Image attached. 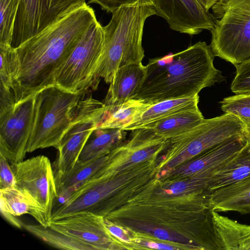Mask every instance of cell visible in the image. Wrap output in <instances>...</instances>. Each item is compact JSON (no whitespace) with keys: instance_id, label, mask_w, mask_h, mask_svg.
<instances>
[{"instance_id":"obj_29","label":"cell","mask_w":250,"mask_h":250,"mask_svg":"<svg viewBox=\"0 0 250 250\" xmlns=\"http://www.w3.org/2000/svg\"><path fill=\"white\" fill-rule=\"evenodd\" d=\"M234 65L236 74L230 86L231 91L235 94L250 93V58Z\"/></svg>"},{"instance_id":"obj_6","label":"cell","mask_w":250,"mask_h":250,"mask_svg":"<svg viewBox=\"0 0 250 250\" xmlns=\"http://www.w3.org/2000/svg\"><path fill=\"white\" fill-rule=\"evenodd\" d=\"M244 124L237 116L229 113L204 119L187 131L167 140L170 145L168 155L171 158L166 166L172 168L186 161L239 135L243 134Z\"/></svg>"},{"instance_id":"obj_1","label":"cell","mask_w":250,"mask_h":250,"mask_svg":"<svg viewBox=\"0 0 250 250\" xmlns=\"http://www.w3.org/2000/svg\"><path fill=\"white\" fill-rule=\"evenodd\" d=\"M97 21L86 4L15 48L20 65L13 88L16 103L55 85L56 71Z\"/></svg>"},{"instance_id":"obj_33","label":"cell","mask_w":250,"mask_h":250,"mask_svg":"<svg viewBox=\"0 0 250 250\" xmlns=\"http://www.w3.org/2000/svg\"><path fill=\"white\" fill-rule=\"evenodd\" d=\"M144 246L148 247L151 249H159V250H173L176 248L172 247L171 245L160 243H155L153 242H145L143 244Z\"/></svg>"},{"instance_id":"obj_10","label":"cell","mask_w":250,"mask_h":250,"mask_svg":"<svg viewBox=\"0 0 250 250\" xmlns=\"http://www.w3.org/2000/svg\"><path fill=\"white\" fill-rule=\"evenodd\" d=\"M16 187L27 193L44 210L50 222L57 189L52 164L48 157L38 155L11 164Z\"/></svg>"},{"instance_id":"obj_12","label":"cell","mask_w":250,"mask_h":250,"mask_svg":"<svg viewBox=\"0 0 250 250\" xmlns=\"http://www.w3.org/2000/svg\"><path fill=\"white\" fill-rule=\"evenodd\" d=\"M156 15L164 18L170 28L190 35L211 31L213 16L197 0H155Z\"/></svg>"},{"instance_id":"obj_4","label":"cell","mask_w":250,"mask_h":250,"mask_svg":"<svg viewBox=\"0 0 250 250\" xmlns=\"http://www.w3.org/2000/svg\"><path fill=\"white\" fill-rule=\"evenodd\" d=\"M83 94L54 85L35 95V116L27 152L56 148L71 125Z\"/></svg>"},{"instance_id":"obj_31","label":"cell","mask_w":250,"mask_h":250,"mask_svg":"<svg viewBox=\"0 0 250 250\" xmlns=\"http://www.w3.org/2000/svg\"><path fill=\"white\" fill-rule=\"evenodd\" d=\"M16 187L15 176L8 161L0 155V189Z\"/></svg>"},{"instance_id":"obj_32","label":"cell","mask_w":250,"mask_h":250,"mask_svg":"<svg viewBox=\"0 0 250 250\" xmlns=\"http://www.w3.org/2000/svg\"><path fill=\"white\" fill-rule=\"evenodd\" d=\"M104 222L109 231L116 239H119L121 241L122 240L125 242L129 241V238L125 234L124 230L120 227L113 223V222L104 217Z\"/></svg>"},{"instance_id":"obj_34","label":"cell","mask_w":250,"mask_h":250,"mask_svg":"<svg viewBox=\"0 0 250 250\" xmlns=\"http://www.w3.org/2000/svg\"><path fill=\"white\" fill-rule=\"evenodd\" d=\"M153 235L156 238L163 241H170V233L166 230L162 229H156L153 231Z\"/></svg>"},{"instance_id":"obj_30","label":"cell","mask_w":250,"mask_h":250,"mask_svg":"<svg viewBox=\"0 0 250 250\" xmlns=\"http://www.w3.org/2000/svg\"><path fill=\"white\" fill-rule=\"evenodd\" d=\"M88 4L95 3L107 13L125 7L137 5H150L155 7V0H89Z\"/></svg>"},{"instance_id":"obj_26","label":"cell","mask_w":250,"mask_h":250,"mask_svg":"<svg viewBox=\"0 0 250 250\" xmlns=\"http://www.w3.org/2000/svg\"><path fill=\"white\" fill-rule=\"evenodd\" d=\"M0 89L14 94L13 88L20 67L16 49L11 45L0 44Z\"/></svg>"},{"instance_id":"obj_15","label":"cell","mask_w":250,"mask_h":250,"mask_svg":"<svg viewBox=\"0 0 250 250\" xmlns=\"http://www.w3.org/2000/svg\"><path fill=\"white\" fill-rule=\"evenodd\" d=\"M0 208L4 217L19 229L23 224L15 217L25 214L32 216L44 227H49L50 221L37 202L28 194L16 187L0 189Z\"/></svg>"},{"instance_id":"obj_24","label":"cell","mask_w":250,"mask_h":250,"mask_svg":"<svg viewBox=\"0 0 250 250\" xmlns=\"http://www.w3.org/2000/svg\"><path fill=\"white\" fill-rule=\"evenodd\" d=\"M22 227L29 232L47 244L57 249L68 250H95L93 247L49 227L45 228L40 224H23Z\"/></svg>"},{"instance_id":"obj_22","label":"cell","mask_w":250,"mask_h":250,"mask_svg":"<svg viewBox=\"0 0 250 250\" xmlns=\"http://www.w3.org/2000/svg\"><path fill=\"white\" fill-rule=\"evenodd\" d=\"M204 119L197 107L173 114L143 128L150 129L157 135L168 140L191 129Z\"/></svg>"},{"instance_id":"obj_35","label":"cell","mask_w":250,"mask_h":250,"mask_svg":"<svg viewBox=\"0 0 250 250\" xmlns=\"http://www.w3.org/2000/svg\"><path fill=\"white\" fill-rule=\"evenodd\" d=\"M198 2L205 8L208 10L211 8L219 0H197Z\"/></svg>"},{"instance_id":"obj_36","label":"cell","mask_w":250,"mask_h":250,"mask_svg":"<svg viewBox=\"0 0 250 250\" xmlns=\"http://www.w3.org/2000/svg\"><path fill=\"white\" fill-rule=\"evenodd\" d=\"M241 119L244 124L243 135L246 140L250 142V120Z\"/></svg>"},{"instance_id":"obj_27","label":"cell","mask_w":250,"mask_h":250,"mask_svg":"<svg viewBox=\"0 0 250 250\" xmlns=\"http://www.w3.org/2000/svg\"><path fill=\"white\" fill-rule=\"evenodd\" d=\"M20 0H0V44L11 45Z\"/></svg>"},{"instance_id":"obj_25","label":"cell","mask_w":250,"mask_h":250,"mask_svg":"<svg viewBox=\"0 0 250 250\" xmlns=\"http://www.w3.org/2000/svg\"><path fill=\"white\" fill-rule=\"evenodd\" d=\"M144 104L140 100L131 99L120 104L105 105L104 112L97 128L121 129L131 121Z\"/></svg>"},{"instance_id":"obj_14","label":"cell","mask_w":250,"mask_h":250,"mask_svg":"<svg viewBox=\"0 0 250 250\" xmlns=\"http://www.w3.org/2000/svg\"><path fill=\"white\" fill-rule=\"evenodd\" d=\"M246 142L243 134L235 136L188 161L173 176L190 177L216 170L236 155Z\"/></svg>"},{"instance_id":"obj_19","label":"cell","mask_w":250,"mask_h":250,"mask_svg":"<svg viewBox=\"0 0 250 250\" xmlns=\"http://www.w3.org/2000/svg\"><path fill=\"white\" fill-rule=\"evenodd\" d=\"M212 219L218 250H250V225L213 210Z\"/></svg>"},{"instance_id":"obj_23","label":"cell","mask_w":250,"mask_h":250,"mask_svg":"<svg viewBox=\"0 0 250 250\" xmlns=\"http://www.w3.org/2000/svg\"><path fill=\"white\" fill-rule=\"evenodd\" d=\"M109 156V153L83 165L76 164L71 171L57 185V200L61 203L66 200L105 165Z\"/></svg>"},{"instance_id":"obj_20","label":"cell","mask_w":250,"mask_h":250,"mask_svg":"<svg viewBox=\"0 0 250 250\" xmlns=\"http://www.w3.org/2000/svg\"><path fill=\"white\" fill-rule=\"evenodd\" d=\"M250 176V142L247 141L236 155L213 172L207 183L206 191L210 193Z\"/></svg>"},{"instance_id":"obj_2","label":"cell","mask_w":250,"mask_h":250,"mask_svg":"<svg viewBox=\"0 0 250 250\" xmlns=\"http://www.w3.org/2000/svg\"><path fill=\"white\" fill-rule=\"evenodd\" d=\"M214 57L210 46L199 42L175 54L150 59L132 99L152 104L194 96L205 87L225 81L213 64Z\"/></svg>"},{"instance_id":"obj_8","label":"cell","mask_w":250,"mask_h":250,"mask_svg":"<svg viewBox=\"0 0 250 250\" xmlns=\"http://www.w3.org/2000/svg\"><path fill=\"white\" fill-rule=\"evenodd\" d=\"M129 177L118 175L105 164L91 179L53 208L50 222L81 212L105 217L115 206L116 194Z\"/></svg>"},{"instance_id":"obj_18","label":"cell","mask_w":250,"mask_h":250,"mask_svg":"<svg viewBox=\"0 0 250 250\" xmlns=\"http://www.w3.org/2000/svg\"><path fill=\"white\" fill-rule=\"evenodd\" d=\"M209 204L217 212L235 211L250 214V176L211 192Z\"/></svg>"},{"instance_id":"obj_16","label":"cell","mask_w":250,"mask_h":250,"mask_svg":"<svg viewBox=\"0 0 250 250\" xmlns=\"http://www.w3.org/2000/svg\"><path fill=\"white\" fill-rule=\"evenodd\" d=\"M198 95L169 99L152 104L145 103L131 121L121 129L132 131L161 120L173 114L198 107Z\"/></svg>"},{"instance_id":"obj_28","label":"cell","mask_w":250,"mask_h":250,"mask_svg":"<svg viewBox=\"0 0 250 250\" xmlns=\"http://www.w3.org/2000/svg\"><path fill=\"white\" fill-rule=\"evenodd\" d=\"M220 104L225 113L232 114L242 119L250 120V93L226 97Z\"/></svg>"},{"instance_id":"obj_17","label":"cell","mask_w":250,"mask_h":250,"mask_svg":"<svg viewBox=\"0 0 250 250\" xmlns=\"http://www.w3.org/2000/svg\"><path fill=\"white\" fill-rule=\"evenodd\" d=\"M146 75V66L142 62L124 65L117 69L110 83L103 103L118 105L131 99L136 94Z\"/></svg>"},{"instance_id":"obj_21","label":"cell","mask_w":250,"mask_h":250,"mask_svg":"<svg viewBox=\"0 0 250 250\" xmlns=\"http://www.w3.org/2000/svg\"><path fill=\"white\" fill-rule=\"evenodd\" d=\"M126 134L125 130L120 128L96 129L83 148L76 164L85 165L107 155L119 146Z\"/></svg>"},{"instance_id":"obj_11","label":"cell","mask_w":250,"mask_h":250,"mask_svg":"<svg viewBox=\"0 0 250 250\" xmlns=\"http://www.w3.org/2000/svg\"><path fill=\"white\" fill-rule=\"evenodd\" d=\"M35 95L0 115V155L11 164L24 160L35 116Z\"/></svg>"},{"instance_id":"obj_9","label":"cell","mask_w":250,"mask_h":250,"mask_svg":"<svg viewBox=\"0 0 250 250\" xmlns=\"http://www.w3.org/2000/svg\"><path fill=\"white\" fill-rule=\"evenodd\" d=\"M86 4V0H20L11 46L17 48Z\"/></svg>"},{"instance_id":"obj_5","label":"cell","mask_w":250,"mask_h":250,"mask_svg":"<svg viewBox=\"0 0 250 250\" xmlns=\"http://www.w3.org/2000/svg\"><path fill=\"white\" fill-rule=\"evenodd\" d=\"M211 8L214 56L233 65L250 58V0H219Z\"/></svg>"},{"instance_id":"obj_3","label":"cell","mask_w":250,"mask_h":250,"mask_svg":"<svg viewBox=\"0 0 250 250\" xmlns=\"http://www.w3.org/2000/svg\"><path fill=\"white\" fill-rule=\"evenodd\" d=\"M109 22L103 26V48L94 81V90L103 78L110 83L120 67L142 62L144 26L147 18L156 15L155 7L137 5L119 8L112 13Z\"/></svg>"},{"instance_id":"obj_13","label":"cell","mask_w":250,"mask_h":250,"mask_svg":"<svg viewBox=\"0 0 250 250\" xmlns=\"http://www.w3.org/2000/svg\"><path fill=\"white\" fill-rule=\"evenodd\" d=\"M49 227L93 247L95 250L115 249L116 238L105 226L104 217L81 212L51 221Z\"/></svg>"},{"instance_id":"obj_7","label":"cell","mask_w":250,"mask_h":250,"mask_svg":"<svg viewBox=\"0 0 250 250\" xmlns=\"http://www.w3.org/2000/svg\"><path fill=\"white\" fill-rule=\"evenodd\" d=\"M103 26L96 21L86 31L55 72L54 83L66 91L83 93L94 90L102 55Z\"/></svg>"}]
</instances>
